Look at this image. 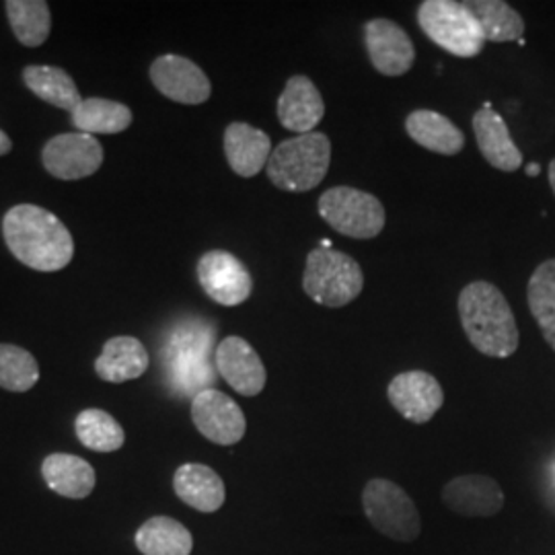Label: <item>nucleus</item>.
Returning a JSON list of instances; mask_svg holds the SVG:
<instances>
[{
  "instance_id": "f257e3e1",
  "label": "nucleus",
  "mask_w": 555,
  "mask_h": 555,
  "mask_svg": "<svg viewBox=\"0 0 555 555\" xmlns=\"http://www.w3.org/2000/svg\"><path fill=\"white\" fill-rule=\"evenodd\" d=\"M9 251L36 272H60L75 256V238L66 224L36 204L13 206L2 219Z\"/></svg>"
},
{
  "instance_id": "f03ea898",
  "label": "nucleus",
  "mask_w": 555,
  "mask_h": 555,
  "mask_svg": "<svg viewBox=\"0 0 555 555\" xmlns=\"http://www.w3.org/2000/svg\"><path fill=\"white\" fill-rule=\"evenodd\" d=\"M459 318L479 354L508 358L518 350V327L502 291L477 280L459 293Z\"/></svg>"
},
{
  "instance_id": "7ed1b4c3",
  "label": "nucleus",
  "mask_w": 555,
  "mask_h": 555,
  "mask_svg": "<svg viewBox=\"0 0 555 555\" xmlns=\"http://www.w3.org/2000/svg\"><path fill=\"white\" fill-rule=\"evenodd\" d=\"M332 165V140L323 132L282 140L268 160V178L282 192L305 194L315 190Z\"/></svg>"
},
{
  "instance_id": "20e7f679",
  "label": "nucleus",
  "mask_w": 555,
  "mask_h": 555,
  "mask_svg": "<svg viewBox=\"0 0 555 555\" xmlns=\"http://www.w3.org/2000/svg\"><path fill=\"white\" fill-rule=\"evenodd\" d=\"M364 274L357 259L334 247H318L307 256L302 291L321 307L339 309L360 297Z\"/></svg>"
},
{
  "instance_id": "39448f33",
  "label": "nucleus",
  "mask_w": 555,
  "mask_h": 555,
  "mask_svg": "<svg viewBox=\"0 0 555 555\" xmlns=\"http://www.w3.org/2000/svg\"><path fill=\"white\" fill-rule=\"evenodd\" d=\"M417 25L426 38L456 59H476L486 38L465 2L424 0L417 7Z\"/></svg>"
},
{
  "instance_id": "423d86ee",
  "label": "nucleus",
  "mask_w": 555,
  "mask_h": 555,
  "mask_svg": "<svg viewBox=\"0 0 555 555\" xmlns=\"http://www.w3.org/2000/svg\"><path fill=\"white\" fill-rule=\"evenodd\" d=\"M319 215L339 235L375 238L385 229V206L364 190L350 185L330 188L318 202Z\"/></svg>"
},
{
  "instance_id": "0eeeda50",
  "label": "nucleus",
  "mask_w": 555,
  "mask_h": 555,
  "mask_svg": "<svg viewBox=\"0 0 555 555\" xmlns=\"http://www.w3.org/2000/svg\"><path fill=\"white\" fill-rule=\"evenodd\" d=\"M362 511L380 535L397 543H412L422 531V518L414 500L389 479L375 477L364 486Z\"/></svg>"
},
{
  "instance_id": "6e6552de",
  "label": "nucleus",
  "mask_w": 555,
  "mask_h": 555,
  "mask_svg": "<svg viewBox=\"0 0 555 555\" xmlns=\"http://www.w3.org/2000/svg\"><path fill=\"white\" fill-rule=\"evenodd\" d=\"M41 163L52 178L64 181L91 178L103 165V146L91 134H59L46 142Z\"/></svg>"
},
{
  "instance_id": "1a4fd4ad",
  "label": "nucleus",
  "mask_w": 555,
  "mask_h": 555,
  "mask_svg": "<svg viewBox=\"0 0 555 555\" xmlns=\"http://www.w3.org/2000/svg\"><path fill=\"white\" fill-rule=\"evenodd\" d=\"M196 272L202 291L222 307H238L254 293V278L247 266L229 251L204 254Z\"/></svg>"
},
{
  "instance_id": "9d476101",
  "label": "nucleus",
  "mask_w": 555,
  "mask_h": 555,
  "mask_svg": "<svg viewBox=\"0 0 555 555\" xmlns=\"http://www.w3.org/2000/svg\"><path fill=\"white\" fill-rule=\"evenodd\" d=\"M192 420L202 437L220 447L237 444L247 430L243 410L219 389H204L194 396Z\"/></svg>"
},
{
  "instance_id": "9b49d317",
  "label": "nucleus",
  "mask_w": 555,
  "mask_h": 555,
  "mask_svg": "<svg viewBox=\"0 0 555 555\" xmlns=\"http://www.w3.org/2000/svg\"><path fill=\"white\" fill-rule=\"evenodd\" d=\"M151 80L160 95L183 105L206 103L212 95V85L196 62L176 54H165L151 64Z\"/></svg>"
},
{
  "instance_id": "f8f14e48",
  "label": "nucleus",
  "mask_w": 555,
  "mask_h": 555,
  "mask_svg": "<svg viewBox=\"0 0 555 555\" xmlns=\"http://www.w3.org/2000/svg\"><path fill=\"white\" fill-rule=\"evenodd\" d=\"M364 46L375 70L385 77H401L414 66V41L405 34V29H401L393 21H366Z\"/></svg>"
},
{
  "instance_id": "ddd939ff",
  "label": "nucleus",
  "mask_w": 555,
  "mask_h": 555,
  "mask_svg": "<svg viewBox=\"0 0 555 555\" xmlns=\"http://www.w3.org/2000/svg\"><path fill=\"white\" fill-rule=\"evenodd\" d=\"M387 397L397 412L414 424L430 422L444 403L440 383L424 371L397 375L387 387Z\"/></svg>"
},
{
  "instance_id": "4468645a",
  "label": "nucleus",
  "mask_w": 555,
  "mask_h": 555,
  "mask_svg": "<svg viewBox=\"0 0 555 555\" xmlns=\"http://www.w3.org/2000/svg\"><path fill=\"white\" fill-rule=\"evenodd\" d=\"M217 371L238 396L256 397L263 391L268 373L256 348L238 336L224 337L217 348Z\"/></svg>"
},
{
  "instance_id": "2eb2a0df",
  "label": "nucleus",
  "mask_w": 555,
  "mask_h": 555,
  "mask_svg": "<svg viewBox=\"0 0 555 555\" xmlns=\"http://www.w3.org/2000/svg\"><path fill=\"white\" fill-rule=\"evenodd\" d=\"M440 496L449 511L467 518L496 516L504 508V492L498 481L479 474L451 479Z\"/></svg>"
},
{
  "instance_id": "dca6fc26",
  "label": "nucleus",
  "mask_w": 555,
  "mask_h": 555,
  "mask_svg": "<svg viewBox=\"0 0 555 555\" xmlns=\"http://www.w3.org/2000/svg\"><path fill=\"white\" fill-rule=\"evenodd\" d=\"M280 124L300 134L315 132L319 121L325 116V103L315 82L307 75H295L286 80L284 91L278 98L276 107Z\"/></svg>"
},
{
  "instance_id": "f3484780",
  "label": "nucleus",
  "mask_w": 555,
  "mask_h": 555,
  "mask_svg": "<svg viewBox=\"0 0 555 555\" xmlns=\"http://www.w3.org/2000/svg\"><path fill=\"white\" fill-rule=\"evenodd\" d=\"M474 132L481 157L494 169L515 173L522 167V153L511 137L506 121L490 103H486L474 114Z\"/></svg>"
},
{
  "instance_id": "a211bd4d",
  "label": "nucleus",
  "mask_w": 555,
  "mask_h": 555,
  "mask_svg": "<svg viewBox=\"0 0 555 555\" xmlns=\"http://www.w3.org/2000/svg\"><path fill=\"white\" fill-rule=\"evenodd\" d=\"M272 155L270 137L245 121H233L224 130V157L238 178H256Z\"/></svg>"
},
{
  "instance_id": "6ab92c4d",
  "label": "nucleus",
  "mask_w": 555,
  "mask_h": 555,
  "mask_svg": "<svg viewBox=\"0 0 555 555\" xmlns=\"http://www.w3.org/2000/svg\"><path fill=\"white\" fill-rule=\"evenodd\" d=\"M210 332L206 334H196L194 332H179L178 336L171 339L169 348V369H171V378L173 383L183 389V393H192L194 385L198 387L199 383H210L215 380V375L208 371V357L206 352L210 350Z\"/></svg>"
},
{
  "instance_id": "aec40b11",
  "label": "nucleus",
  "mask_w": 555,
  "mask_h": 555,
  "mask_svg": "<svg viewBox=\"0 0 555 555\" xmlns=\"http://www.w3.org/2000/svg\"><path fill=\"white\" fill-rule=\"evenodd\" d=\"M151 358L144 344L132 336L109 337L95 360V373L107 383H126L149 371Z\"/></svg>"
},
{
  "instance_id": "412c9836",
  "label": "nucleus",
  "mask_w": 555,
  "mask_h": 555,
  "mask_svg": "<svg viewBox=\"0 0 555 555\" xmlns=\"http://www.w3.org/2000/svg\"><path fill=\"white\" fill-rule=\"evenodd\" d=\"M173 490L183 504L199 513H217L227 498L222 477L212 467L199 463L179 467L173 476Z\"/></svg>"
},
{
  "instance_id": "4be33fe9",
  "label": "nucleus",
  "mask_w": 555,
  "mask_h": 555,
  "mask_svg": "<svg viewBox=\"0 0 555 555\" xmlns=\"http://www.w3.org/2000/svg\"><path fill=\"white\" fill-rule=\"evenodd\" d=\"M405 132L420 146L444 157H455L465 146L463 132L451 119L435 109L412 112L405 118Z\"/></svg>"
},
{
  "instance_id": "5701e85b",
  "label": "nucleus",
  "mask_w": 555,
  "mask_h": 555,
  "mask_svg": "<svg viewBox=\"0 0 555 555\" xmlns=\"http://www.w3.org/2000/svg\"><path fill=\"white\" fill-rule=\"evenodd\" d=\"M41 476L52 492L73 500L89 496L98 481L89 461L66 453L46 456L41 463Z\"/></svg>"
},
{
  "instance_id": "b1692460",
  "label": "nucleus",
  "mask_w": 555,
  "mask_h": 555,
  "mask_svg": "<svg viewBox=\"0 0 555 555\" xmlns=\"http://www.w3.org/2000/svg\"><path fill=\"white\" fill-rule=\"evenodd\" d=\"M23 80L34 95H38L41 101L64 112L73 114L82 101L77 82L59 66H41V64L25 66Z\"/></svg>"
},
{
  "instance_id": "393cba45",
  "label": "nucleus",
  "mask_w": 555,
  "mask_h": 555,
  "mask_svg": "<svg viewBox=\"0 0 555 555\" xmlns=\"http://www.w3.org/2000/svg\"><path fill=\"white\" fill-rule=\"evenodd\" d=\"M137 547L142 555H190L194 550L192 533L169 516H153L137 531Z\"/></svg>"
},
{
  "instance_id": "a878e982",
  "label": "nucleus",
  "mask_w": 555,
  "mask_h": 555,
  "mask_svg": "<svg viewBox=\"0 0 555 555\" xmlns=\"http://www.w3.org/2000/svg\"><path fill=\"white\" fill-rule=\"evenodd\" d=\"M73 126L82 134H119L130 128L132 109L119 101L89 98L70 114Z\"/></svg>"
},
{
  "instance_id": "bb28decb",
  "label": "nucleus",
  "mask_w": 555,
  "mask_h": 555,
  "mask_svg": "<svg viewBox=\"0 0 555 555\" xmlns=\"http://www.w3.org/2000/svg\"><path fill=\"white\" fill-rule=\"evenodd\" d=\"M465 7L474 13L486 41H520L525 36V20L504 0H469Z\"/></svg>"
},
{
  "instance_id": "cd10ccee",
  "label": "nucleus",
  "mask_w": 555,
  "mask_h": 555,
  "mask_svg": "<svg viewBox=\"0 0 555 555\" xmlns=\"http://www.w3.org/2000/svg\"><path fill=\"white\" fill-rule=\"evenodd\" d=\"M9 25L15 38L25 48H40L50 38L52 15L43 0H7L4 2Z\"/></svg>"
},
{
  "instance_id": "c85d7f7f",
  "label": "nucleus",
  "mask_w": 555,
  "mask_h": 555,
  "mask_svg": "<svg viewBox=\"0 0 555 555\" xmlns=\"http://www.w3.org/2000/svg\"><path fill=\"white\" fill-rule=\"evenodd\" d=\"M527 300L541 334L555 350V258L537 266L527 286Z\"/></svg>"
},
{
  "instance_id": "c756f323",
  "label": "nucleus",
  "mask_w": 555,
  "mask_h": 555,
  "mask_svg": "<svg viewBox=\"0 0 555 555\" xmlns=\"http://www.w3.org/2000/svg\"><path fill=\"white\" fill-rule=\"evenodd\" d=\"M75 430L80 442L95 453H114L126 442L118 420L98 408L82 410L75 422Z\"/></svg>"
},
{
  "instance_id": "7c9ffc66",
  "label": "nucleus",
  "mask_w": 555,
  "mask_h": 555,
  "mask_svg": "<svg viewBox=\"0 0 555 555\" xmlns=\"http://www.w3.org/2000/svg\"><path fill=\"white\" fill-rule=\"evenodd\" d=\"M40 380L38 360L15 344H0V387L13 393H25Z\"/></svg>"
},
{
  "instance_id": "2f4dec72",
  "label": "nucleus",
  "mask_w": 555,
  "mask_h": 555,
  "mask_svg": "<svg viewBox=\"0 0 555 555\" xmlns=\"http://www.w3.org/2000/svg\"><path fill=\"white\" fill-rule=\"evenodd\" d=\"M11 151H13V140L7 137V132H4V130H0V157L9 155Z\"/></svg>"
},
{
  "instance_id": "473e14b6",
  "label": "nucleus",
  "mask_w": 555,
  "mask_h": 555,
  "mask_svg": "<svg viewBox=\"0 0 555 555\" xmlns=\"http://www.w3.org/2000/svg\"><path fill=\"white\" fill-rule=\"evenodd\" d=\"M547 178H550V183H552V190H554L555 194V159L550 163V169H547Z\"/></svg>"
},
{
  "instance_id": "72a5a7b5",
  "label": "nucleus",
  "mask_w": 555,
  "mask_h": 555,
  "mask_svg": "<svg viewBox=\"0 0 555 555\" xmlns=\"http://www.w3.org/2000/svg\"><path fill=\"white\" fill-rule=\"evenodd\" d=\"M539 171H541V169H539V165H529V167H527V173H529L531 178H537V176H539Z\"/></svg>"
}]
</instances>
